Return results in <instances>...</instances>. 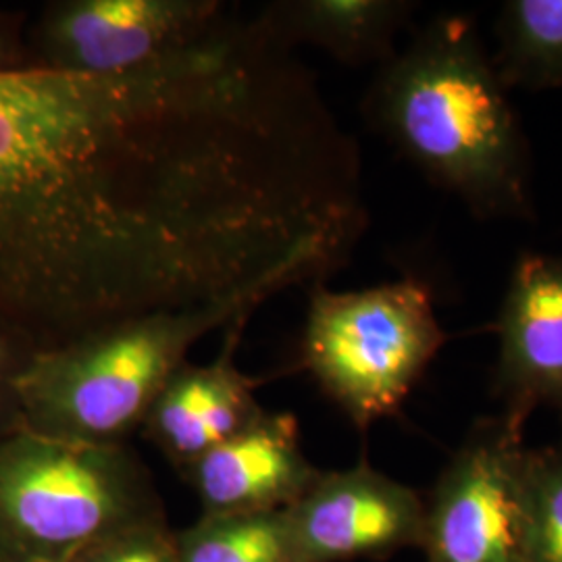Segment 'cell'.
I'll list each match as a JSON object with an SVG mask.
<instances>
[{
    "label": "cell",
    "instance_id": "obj_1",
    "mask_svg": "<svg viewBox=\"0 0 562 562\" xmlns=\"http://www.w3.org/2000/svg\"><path fill=\"white\" fill-rule=\"evenodd\" d=\"M369 127L483 220L533 222L531 153L475 21L442 13L380 65Z\"/></svg>",
    "mask_w": 562,
    "mask_h": 562
},
{
    "label": "cell",
    "instance_id": "obj_2",
    "mask_svg": "<svg viewBox=\"0 0 562 562\" xmlns=\"http://www.w3.org/2000/svg\"><path fill=\"white\" fill-rule=\"evenodd\" d=\"M273 294L255 288L209 304L155 311L36 350L18 380L21 427L71 442L125 443L192 346L248 319Z\"/></svg>",
    "mask_w": 562,
    "mask_h": 562
},
{
    "label": "cell",
    "instance_id": "obj_3",
    "mask_svg": "<svg viewBox=\"0 0 562 562\" xmlns=\"http://www.w3.org/2000/svg\"><path fill=\"white\" fill-rule=\"evenodd\" d=\"M162 513L125 443L0 434V562H71L102 536Z\"/></svg>",
    "mask_w": 562,
    "mask_h": 562
},
{
    "label": "cell",
    "instance_id": "obj_4",
    "mask_svg": "<svg viewBox=\"0 0 562 562\" xmlns=\"http://www.w3.org/2000/svg\"><path fill=\"white\" fill-rule=\"evenodd\" d=\"M448 341L434 288L404 276L362 290L311 285L301 364L359 429L392 417Z\"/></svg>",
    "mask_w": 562,
    "mask_h": 562
},
{
    "label": "cell",
    "instance_id": "obj_5",
    "mask_svg": "<svg viewBox=\"0 0 562 562\" xmlns=\"http://www.w3.org/2000/svg\"><path fill=\"white\" fill-rule=\"evenodd\" d=\"M522 427L480 419L425 503L427 562H529Z\"/></svg>",
    "mask_w": 562,
    "mask_h": 562
},
{
    "label": "cell",
    "instance_id": "obj_6",
    "mask_svg": "<svg viewBox=\"0 0 562 562\" xmlns=\"http://www.w3.org/2000/svg\"><path fill=\"white\" fill-rule=\"evenodd\" d=\"M229 13L220 0H60L34 25L36 63L86 76L134 71L194 46Z\"/></svg>",
    "mask_w": 562,
    "mask_h": 562
},
{
    "label": "cell",
    "instance_id": "obj_7",
    "mask_svg": "<svg viewBox=\"0 0 562 562\" xmlns=\"http://www.w3.org/2000/svg\"><path fill=\"white\" fill-rule=\"evenodd\" d=\"M292 562L385 559L402 548H422L425 501L369 462L319 473L285 508Z\"/></svg>",
    "mask_w": 562,
    "mask_h": 562
},
{
    "label": "cell",
    "instance_id": "obj_8",
    "mask_svg": "<svg viewBox=\"0 0 562 562\" xmlns=\"http://www.w3.org/2000/svg\"><path fill=\"white\" fill-rule=\"evenodd\" d=\"M498 352L492 394L506 422L525 429L546 406L562 423V252H522L494 325Z\"/></svg>",
    "mask_w": 562,
    "mask_h": 562
},
{
    "label": "cell",
    "instance_id": "obj_9",
    "mask_svg": "<svg viewBox=\"0 0 562 562\" xmlns=\"http://www.w3.org/2000/svg\"><path fill=\"white\" fill-rule=\"evenodd\" d=\"M302 452L292 413H269L215 446L183 475L204 515H257L290 508L319 477Z\"/></svg>",
    "mask_w": 562,
    "mask_h": 562
},
{
    "label": "cell",
    "instance_id": "obj_10",
    "mask_svg": "<svg viewBox=\"0 0 562 562\" xmlns=\"http://www.w3.org/2000/svg\"><path fill=\"white\" fill-rule=\"evenodd\" d=\"M248 319L232 323L220 357L209 364L183 362L162 385L140 429L162 457L186 473L215 446L234 438L265 413L259 382L234 362Z\"/></svg>",
    "mask_w": 562,
    "mask_h": 562
},
{
    "label": "cell",
    "instance_id": "obj_11",
    "mask_svg": "<svg viewBox=\"0 0 562 562\" xmlns=\"http://www.w3.org/2000/svg\"><path fill=\"white\" fill-rule=\"evenodd\" d=\"M417 4L408 0H281L261 9L281 41L322 48L346 65L385 63Z\"/></svg>",
    "mask_w": 562,
    "mask_h": 562
},
{
    "label": "cell",
    "instance_id": "obj_12",
    "mask_svg": "<svg viewBox=\"0 0 562 562\" xmlns=\"http://www.w3.org/2000/svg\"><path fill=\"white\" fill-rule=\"evenodd\" d=\"M492 55L506 90L529 92L562 86V0H508L496 21Z\"/></svg>",
    "mask_w": 562,
    "mask_h": 562
},
{
    "label": "cell",
    "instance_id": "obj_13",
    "mask_svg": "<svg viewBox=\"0 0 562 562\" xmlns=\"http://www.w3.org/2000/svg\"><path fill=\"white\" fill-rule=\"evenodd\" d=\"M176 540L178 562H292L285 510L202 515Z\"/></svg>",
    "mask_w": 562,
    "mask_h": 562
},
{
    "label": "cell",
    "instance_id": "obj_14",
    "mask_svg": "<svg viewBox=\"0 0 562 562\" xmlns=\"http://www.w3.org/2000/svg\"><path fill=\"white\" fill-rule=\"evenodd\" d=\"M529 562H562V440L522 452Z\"/></svg>",
    "mask_w": 562,
    "mask_h": 562
},
{
    "label": "cell",
    "instance_id": "obj_15",
    "mask_svg": "<svg viewBox=\"0 0 562 562\" xmlns=\"http://www.w3.org/2000/svg\"><path fill=\"white\" fill-rule=\"evenodd\" d=\"M71 562H178V540L159 513L102 536Z\"/></svg>",
    "mask_w": 562,
    "mask_h": 562
},
{
    "label": "cell",
    "instance_id": "obj_16",
    "mask_svg": "<svg viewBox=\"0 0 562 562\" xmlns=\"http://www.w3.org/2000/svg\"><path fill=\"white\" fill-rule=\"evenodd\" d=\"M36 348L0 322V434L20 427L18 380Z\"/></svg>",
    "mask_w": 562,
    "mask_h": 562
},
{
    "label": "cell",
    "instance_id": "obj_17",
    "mask_svg": "<svg viewBox=\"0 0 562 562\" xmlns=\"http://www.w3.org/2000/svg\"><path fill=\"white\" fill-rule=\"evenodd\" d=\"M30 63H36V60L25 57V50L18 38L15 25H11L9 21L0 18V69H15V67H23Z\"/></svg>",
    "mask_w": 562,
    "mask_h": 562
}]
</instances>
